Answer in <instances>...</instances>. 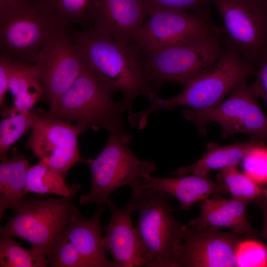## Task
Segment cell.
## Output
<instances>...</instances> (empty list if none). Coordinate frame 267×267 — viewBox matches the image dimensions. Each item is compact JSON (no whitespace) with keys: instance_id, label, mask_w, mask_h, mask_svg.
<instances>
[{"instance_id":"cell-1","label":"cell","mask_w":267,"mask_h":267,"mask_svg":"<svg viewBox=\"0 0 267 267\" xmlns=\"http://www.w3.org/2000/svg\"><path fill=\"white\" fill-rule=\"evenodd\" d=\"M67 32L108 95L121 92L122 99L133 107L139 95L148 97L155 92L146 78L141 56L133 46L119 43L95 29L79 31L72 28Z\"/></svg>"},{"instance_id":"cell-2","label":"cell","mask_w":267,"mask_h":267,"mask_svg":"<svg viewBox=\"0 0 267 267\" xmlns=\"http://www.w3.org/2000/svg\"><path fill=\"white\" fill-rule=\"evenodd\" d=\"M257 71L238 53L224 47L216 62L184 87L180 94L169 98L160 97L155 92L150 94L147 97L149 107L134 113V122L137 128L143 129L153 112L178 106L188 107L199 112L210 110L220 104L237 84L256 76Z\"/></svg>"},{"instance_id":"cell-3","label":"cell","mask_w":267,"mask_h":267,"mask_svg":"<svg viewBox=\"0 0 267 267\" xmlns=\"http://www.w3.org/2000/svg\"><path fill=\"white\" fill-rule=\"evenodd\" d=\"M129 202L138 213L134 229L148 267H175L185 227L176 219L170 195L143 187L132 189Z\"/></svg>"},{"instance_id":"cell-4","label":"cell","mask_w":267,"mask_h":267,"mask_svg":"<svg viewBox=\"0 0 267 267\" xmlns=\"http://www.w3.org/2000/svg\"><path fill=\"white\" fill-rule=\"evenodd\" d=\"M128 121L133 117L132 107L123 99L114 101L101 88L88 67L71 87L43 115L63 119L79 126L85 132L89 129H104L110 133H125L124 113Z\"/></svg>"},{"instance_id":"cell-5","label":"cell","mask_w":267,"mask_h":267,"mask_svg":"<svg viewBox=\"0 0 267 267\" xmlns=\"http://www.w3.org/2000/svg\"><path fill=\"white\" fill-rule=\"evenodd\" d=\"M224 47L221 28L216 33L148 52L141 58L147 81L157 93L168 82L186 86L216 62Z\"/></svg>"},{"instance_id":"cell-6","label":"cell","mask_w":267,"mask_h":267,"mask_svg":"<svg viewBox=\"0 0 267 267\" xmlns=\"http://www.w3.org/2000/svg\"><path fill=\"white\" fill-rule=\"evenodd\" d=\"M73 198L25 196L16 215L0 228V235L18 237L40 248L50 258L71 221L81 214Z\"/></svg>"},{"instance_id":"cell-7","label":"cell","mask_w":267,"mask_h":267,"mask_svg":"<svg viewBox=\"0 0 267 267\" xmlns=\"http://www.w3.org/2000/svg\"><path fill=\"white\" fill-rule=\"evenodd\" d=\"M109 134L100 154L94 159H87L91 185L89 192L80 197L81 205L103 206L110 200L113 191L124 186L132 189L139 187L142 177L156 169L154 161L140 160L132 152L128 145L132 139L130 134L126 132Z\"/></svg>"},{"instance_id":"cell-8","label":"cell","mask_w":267,"mask_h":267,"mask_svg":"<svg viewBox=\"0 0 267 267\" xmlns=\"http://www.w3.org/2000/svg\"><path fill=\"white\" fill-rule=\"evenodd\" d=\"M223 21L224 47L257 70L267 50V0H211Z\"/></svg>"},{"instance_id":"cell-9","label":"cell","mask_w":267,"mask_h":267,"mask_svg":"<svg viewBox=\"0 0 267 267\" xmlns=\"http://www.w3.org/2000/svg\"><path fill=\"white\" fill-rule=\"evenodd\" d=\"M60 28L35 0H20L0 12V54L33 63L40 48Z\"/></svg>"},{"instance_id":"cell-10","label":"cell","mask_w":267,"mask_h":267,"mask_svg":"<svg viewBox=\"0 0 267 267\" xmlns=\"http://www.w3.org/2000/svg\"><path fill=\"white\" fill-rule=\"evenodd\" d=\"M257 98L245 80L232 89L226 100L210 110L199 112L185 109L181 113L204 135L207 125L215 122L220 126L224 137L244 134L266 141L267 115L259 105Z\"/></svg>"},{"instance_id":"cell-11","label":"cell","mask_w":267,"mask_h":267,"mask_svg":"<svg viewBox=\"0 0 267 267\" xmlns=\"http://www.w3.org/2000/svg\"><path fill=\"white\" fill-rule=\"evenodd\" d=\"M136 33L131 44L141 57L148 52L188 43L219 32L209 14L168 9L152 13Z\"/></svg>"},{"instance_id":"cell-12","label":"cell","mask_w":267,"mask_h":267,"mask_svg":"<svg viewBox=\"0 0 267 267\" xmlns=\"http://www.w3.org/2000/svg\"><path fill=\"white\" fill-rule=\"evenodd\" d=\"M33 63L39 71L44 98L49 107L88 67L79 47L63 27L49 38L35 56Z\"/></svg>"},{"instance_id":"cell-13","label":"cell","mask_w":267,"mask_h":267,"mask_svg":"<svg viewBox=\"0 0 267 267\" xmlns=\"http://www.w3.org/2000/svg\"><path fill=\"white\" fill-rule=\"evenodd\" d=\"M246 239L232 230L187 223L175 267H239L238 253Z\"/></svg>"},{"instance_id":"cell-14","label":"cell","mask_w":267,"mask_h":267,"mask_svg":"<svg viewBox=\"0 0 267 267\" xmlns=\"http://www.w3.org/2000/svg\"><path fill=\"white\" fill-rule=\"evenodd\" d=\"M41 110L26 143L35 156L64 177L78 163L87 164L80 155L79 135L84 131L67 121L46 117Z\"/></svg>"},{"instance_id":"cell-15","label":"cell","mask_w":267,"mask_h":267,"mask_svg":"<svg viewBox=\"0 0 267 267\" xmlns=\"http://www.w3.org/2000/svg\"><path fill=\"white\" fill-rule=\"evenodd\" d=\"M111 212L110 222L104 226L106 234L102 244L110 252L117 267H148L139 247L138 240L131 221L134 211L129 202L123 209L117 208L110 200L106 204Z\"/></svg>"},{"instance_id":"cell-16","label":"cell","mask_w":267,"mask_h":267,"mask_svg":"<svg viewBox=\"0 0 267 267\" xmlns=\"http://www.w3.org/2000/svg\"><path fill=\"white\" fill-rule=\"evenodd\" d=\"M146 17L142 0H96L92 28L131 45Z\"/></svg>"},{"instance_id":"cell-17","label":"cell","mask_w":267,"mask_h":267,"mask_svg":"<svg viewBox=\"0 0 267 267\" xmlns=\"http://www.w3.org/2000/svg\"><path fill=\"white\" fill-rule=\"evenodd\" d=\"M250 202L215 194L200 202L199 216L187 223L196 226L228 227L246 238L256 237L259 233L252 227L246 217Z\"/></svg>"},{"instance_id":"cell-18","label":"cell","mask_w":267,"mask_h":267,"mask_svg":"<svg viewBox=\"0 0 267 267\" xmlns=\"http://www.w3.org/2000/svg\"><path fill=\"white\" fill-rule=\"evenodd\" d=\"M140 186L162 191L174 196L180 208L188 210L196 202L217 193L228 194V188L223 182L212 180L209 175L191 174L188 176L176 178H158L150 174L142 177Z\"/></svg>"},{"instance_id":"cell-19","label":"cell","mask_w":267,"mask_h":267,"mask_svg":"<svg viewBox=\"0 0 267 267\" xmlns=\"http://www.w3.org/2000/svg\"><path fill=\"white\" fill-rule=\"evenodd\" d=\"M104 210L98 205L91 218L85 219L80 215L70 222L64 236L76 248L87 267H117L107 258L102 244L103 236L100 223Z\"/></svg>"},{"instance_id":"cell-20","label":"cell","mask_w":267,"mask_h":267,"mask_svg":"<svg viewBox=\"0 0 267 267\" xmlns=\"http://www.w3.org/2000/svg\"><path fill=\"white\" fill-rule=\"evenodd\" d=\"M266 140L252 137L245 142H235L227 146H220L210 142L206 145V154L194 164L178 169L173 172L177 177L188 173L209 175L213 170L238 166L254 149Z\"/></svg>"},{"instance_id":"cell-21","label":"cell","mask_w":267,"mask_h":267,"mask_svg":"<svg viewBox=\"0 0 267 267\" xmlns=\"http://www.w3.org/2000/svg\"><path fill=\"white\" fill-rule=\"evenodd\" d=\"M7 58L9 91L13 96V106L21 111H31L36 103L44 96L38 69L34 63Z\"/></svg>"},{"instance_id":"cell-22","label":"cell","mask_w":267,"mask_h":267,"mask_svg":"<svg viewBox=\"0 0 267 267\" xmlns=\"http://www.w3.org/2000/svg\"><path fill=\"white\" fill-rule=\"evenodd\" d=\"M0 164V219L7 209L13 210L28 193L27 179L29 161L20 154H13Z\"/></svg>"},{"instance_id":"cell-23","label":"cell","mask_w":267,"mask_h":267,"mask_svg":"<svg viewBox=\"0 0 267 267\" xmlns=\"http://www.w3.org/2000/svg\"><path fill=\"white\" fill-rule=\"evenodd\" d=\"M59 27L79 25L92 28L96 0H35Z\"/></svg>"},{"instance_id":"cell-24","label":"cell","mask_w":267,"mask_h":267,"mask_svg":"<svg viewBox=\"0 0 267 267\" xmlns=\"http://www.w3.org/2000/svg\"><path fill=\"white\" fill-rule=\"evenodd\" d=\"M65 178V177L58 172L40 161L29 167L27 179V191L74 198L81 185L67 184Z\"/></svg>"},{"instance_id":"cell-25","label":"cell","mask_w":267,"mask_h":267,"mask_svg":"<svg viewBox=\"0 0 267 267\" xmlns=\"http://www.w3.org/2000/svg\"><path fill=\"white\" fill-rule=\"evenodd\" d=\"M1 110L0 159L2 161L8 158L7 153L13 145L32 129L41 109L24 111L13 106Z\"/></svg>"},{"instance_id":"cell-26","label":"cell","mask_w":267,"mask_h":267,"mask_svg":"<svg viewBox=\"0 0 267 267\" xmlns=\"http://www.w3.org/2000/svg\"><path fill=\"white\" fill-rule=\"evenodd\" d=\"M50 260L39 247L26 249L10 236L0 235V267H45Z\"/></svg>"},{"instance_id":"cell-27","label":"cell","mask_w":267,"mask_h":267,"mask_svg":"<svg viewBox=\"0 0 267 267\" xmlns=\"http://www.w3.org/2000/svg\"><path fill=\"white\" fill-rule=\"evenodd\" d=\"M220 176L231 198L251 202L262 195V188L254 179L237 170V166L220 170Z\"/></svg>"},{"instance_id":"cell-28","label":"cell","mask_w":267,"mask_h":267,"mask_svg":"<svg viewBox=\"0 0 267 267\" xmlns=\"http://www.w3.org/2000/svg\"><path fill=\"white\" fill-rule=\"evenodd\" d=\"M146 17L152 13L164 9H176L189 10L203 14H209L211 0H142Z\"/></svg>"},{"instance_id":"cell-29","label":"cell","mask_w":267,"mask_h":267,"mask_svg":"<svg viewBox=\"0 0 267 267\" xmlns=\"http://www.w3.org/2000/svg\"><path fill=\"white\" fill-rule=\"evenodd\" d=\"M51 267H87L79 253L64 236L52 251Z\"/></svg>"},{"instance_id":"cell-30","label":"cell","mask_w":267,"mask_h":267,"mask_svg":"<svg viewBox=\"0 0 267 267\" xmlns=\"http://www.w3.org/2000/svg\"><path fill=\"white\" fill-rule=\"evenodd\" d=\"M243 161L247 175L257 183L267 182V146L265 141L254 149Z\"/></svg>"},{"instance_id":"cell-31","label":"cell","mask_w":267,"mask_h":267,"mask_svg":"<svg viewBox=\"0 0 267 267\" xmlns=\"http://www.w3.org/2000/svg\"><path fill=\"white\" fill-rule=\"evenodd\" d=\"M256 76V80L250 88L257 97L267 102V50L261 59Z\"/></svg>"},{"instance_id":"cell-32","label":"cell","mask_w":267,"mask_h":267,"mask_svg":"<svg viewBox=\"0 0 267 267\" xmlns=\"http://www.w3.org/2000/svg\"><path fill=\"white\" fill-rule=\"evenodd\" d=\"M9 90L8 58L0 54V106L4 107L5 96Z\"/></svg>"},{"instance_id":"cell-33","label":"cell","mask_w":267,"mask_h":267,"mask_svg":"<svg viewBox=\"0 0 267 267\" xmlns=\"http://www.w3.org/2000/svg\"><path fill=\"white\" fill-rule=\"evenodd\" d=\"M20 0H0V12L5 10Z\"/></svg>"},{"instance_id":"cell-34","label":"cell","mask_w":267,"mask_h":267,"mask_svg":"<svg viewBox=\"0 0 267 267\" xmlns=\"http://www.w3.org/2000/svg\"><path fill=\"white\" fill-rule=\"evenodd\" d=\"M259 234L262 238L267 240V219H265L263 228Z\"/></svg>"},{"instance_id":"cell-35","label":"cell","mask_w":267,"mask_h":267,"mask_svg":"<svg viewBox=\"0 0 267 267\" xmlns=\"http://www.w3.org/2000/svg\"><path fill=\"white\" fill-rule=\"evenodd\" d=\"M261 196L265 198L267 203V188H262ZM265 219H267V209L266 213L265 214Z\"/></svg>"}]
</instances>
